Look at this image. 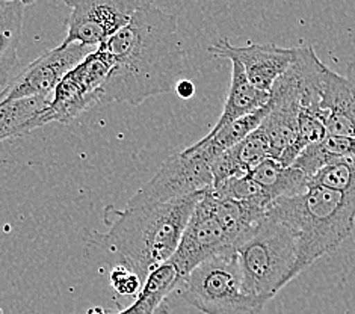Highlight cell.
<instances>
[{
    "mask_svg": "<svg viewBox=\"0 0 355 314\" xmlns=\"http://www.w3.org/2000/svg\"><path fill=\"white\" fill-rule=\"evenodd\" d=\"M101 46L114 59L103 103L139 106L151 97L168 94L186 67L177 15L160 10L156 2L142 6L128 26Z\"/></svg>",
    "mask_w": 355,
    "mask_h": 314,
    "instance_id": "obj_1",
    "label": "cell"
},
{
    "mask_svg": "<svg viewBox=\"0 0 355 314\" xmlns=\"http://www.w3.org/2000/svg\"><path fill=\"white\" fill-rule=\"evenodd\" d=\"M206 192L159 206H107L103 211L106 232H92L88 245L103 252L114 266L132 270L144 283L151 270L173 257L193 210Z\"/></svg>",
    "mask_w": 355,
    "mask_h": 314,
    "instance_id": "obj_2",
    "label": "cell"
},
{
    "mask_svg": "<svg viewBox=\"0 0 355 314\" xmlns=\"http://www.w3.org/2000/svg\"><path fill=\"white\" fill-rule=\"evenodd\" d=\"M298 237L295 278L327 254L336 251L355 228V195L309 184V189L274 201L268 207Z\"/></svg>",
    "mask_w": 355,
    "mask_h": 314,
    "instance_id": "obj_3",
    "label": "cell"
},
{
    "mask_svg": "<svg viewBox=\"0 0 355 314\" xmlns=\"http://www.w3.org/2000/svg\"><path fill=\"white\" fill-rule=\"evenodd\" d=\"M243 286L265 305L295 279L298 237L269 209L236 246Z\"/></svg>",
    "mask_w": 355,
    "mask_h": 314,
    "instance_id": "obj_4",
    "label": "cell"
},
{
    "mask_svg": "<svg viewBox=\"0 0 355 314\" xmlns=\"http://www.w3.org/2000/svg\"><path fill=\"white\" fill-rule=\"evenodd\" d=\"M180 298L205 314H260L266 305L243 286L236 250L206 260L182 278Z\"/></svg>",
    "mask_w": 355,
    "mask_h": 314,
    "instance_id": "obj_5",
    "label": "cell"
},
{
    "mask_svg": "<svg viewBox=\"0 0 355 314\" xmlns=\"http://www.w3.org/2000/svg\"><path fill=\"white\" fill-rule=\"evenodd\" d=\"M112 65L114 59L105 46L92 50L59 82L50 103L41 114L43 124L53 121L69 124L91 107L103 103V88Z\"/></svg>",
    "mask_w": 355,
    "mask_h": 314,
    "instance_id": "obj_6",
    "label": "cell"
},
{
    "mask_svg": "<svg viewBox=\"0 0 355 314\" xmlns=\"http://www.w3.org/2000/svg\"><path fill=\"white\" fill-rule=\"evenodd\" d=\"M212 164L214 160L205 151L191 146L165 160L125 206H159L212 189Z\"/></svg>",
    "mask_w": 355,
    "mask_h": 314,
    "instance_id": "obj_7",
    "label": "cell"
},
{
    "mask_svg": "<svg viewBox=\"0 0 355 314\" xmlns=\"http://www.w3.org/2000/svg\"><path fill=\"white\" fill-rule=\"evenodd\" d=\"M156 0H64L70 8L65 20L67 35L62 44L80 42L98 47L128 26L142 6Z\"/></svg>",
    "mask_w": 355,
    "mask_h": 314,
    "instance_id": "obj_8",
    "label": "cell"
},
{
    "mask_svg": "<svg viewBox=\"0 0 355 314\" xmlns=\"http://www.w3.org/2000/svg\"><path fill=\"white\" fill-rule=\"evenodd\" d=\"M209 191L202 195L193 210L182 234L180 243L170 259L182 278L200 266L201 263L218 256V254L236 250V245H238L236 236L228 230L223 219L216 213Z\"/></svg>",
    "mask_w": 355,
    "mask_h": 314,
    "instance_id": "obj_9",
    "label": "cell"
},
{
    "mask_svg": "<svg viewBox=\"0 0 355 314\" xmlns=\"http://www.w3.org/2000/svg\"><path fill=\"white\" fill-rule=\"evenodd\" d=\"M96 49L80 42H71V44L61 42L58 47L47 50L20 74L14 76L10 85L0 92V105L35 97L52 98L64 76Z\"/></svg>",
    "mask_w": 355,
    "mask_h": 314,
    "instance_id": "obj_10",
    "label": "cell"
},
{
    "mask_svg": "<svg viewBox=\"0 0 355 314\" xmlns=\"http://www.w3.org/2000/svg\"><path fill=\"white\" fill-rule=\"evenodd\" d=\"M209 52L216 58L238 61L248 80L257 89L265 92H270L275 82L289 70L295 58V47L286 49L275 44H248L238 47L230 44L227 38L218 40L209 47Z\"/></svg>",
    "mask_w": 355,
    "mask_h": 314,
    "instance_id": "obj_11",
    "label": "cell"
},
{
    "mask_svg": "<svg viewBox=\"0 0 355 314\" xmlns=\"http://www.w3.org/2000/svg\"><path fill=\"white\" fill-rule=\"evenodd\" d=\"M319 109L328 134L355 138V62L345 76L327 69Z\"/></svg>",
    "mask_w": 355,
    "mask_h": 314,
    "instance_id": "obj_12",
    "label": "cell"
},
{
    "mask_svg": "<svg viewBox=\"0 0 355 314\" xmlns=\"http://www.w3.org/2000/svg\"><path fill=\"white\" fill-rule=\"evenodd\" d=\"M266 159H270V147L263 134L256 129L234 147L223 152L212 164L214 186L228 178L250 174Z\"/></svg>",
    "mask_w": 355,
    "mask_h": 314,
    "instance_id": "obj_13",
    "label": "cell"
},
{
    "mask_svg": "<svg viewBox=\"0 0 355 314\" xmlns=\"http://www.w3.org/2000/svg\"><path fill=\"white\" fill-rule=\"evenodd\" d=\"M232 80L230 88H228V94L225 98V105L223 109L221 116L218 118L216 124L210 132H218L223 129L224 125L230 124L236 120L247 116L252 112H256L260 107L266 106L269 101L270 94L265 91L257 89L252 85L247 74H245L242 65L232 59Z\"/></svg>",
    "mask_w": 355,
    "mask_h": 314,
    "instance_id": "obj_14",
    "label": "cell"
},
{
    "mask_svg": "<svg viewBox=\"0 0 355 314\" xmlns=\"http://www.w3.org/2000/svg\"><path fill=\"white\" fill-rule=\"evenodd\" d=\"M250 177L263 192L268 201L287 197H297L309 189L310 177L297 166H283L275 159H266L257 168L252 169Z\"/></svg>",
    "mask_w": 355,
    "mask_h": 314,
    "instance_id": "obj_15",
    "label": "cell"
},
{
    "mask_svg": "<svg viewBox=\"0 0 355 314\" xmlns=\"http://www.w3.org/2000/svg\"><path fill=\"white\" fill-rule=\"evenodd\" d=\"M24 5L0 0V92L14 79L19 64Z\"/></svg>",
    "mask_w": 355,
    "mask_h": 314,
    "instance_id": "obj_16",
    "label": "cell"
},
{
    "mask_svg": "<svg viewBox=\"0 0 355 314\" xmlns=\"http://www.w3.org/2000/svg\"><path fill=\"white\" fill-rule=\"evenodd\" d=\"M182 281L179 270L168 260L151 270L144 279L137 299L123 311L114 314H157L166 305V296L177 290Z\"/></svg>",
    "mask_w": 355,
    "mask_h": 314,
    "instance_id": "obj_17",
    "label": "cell"
},
{
    "mask_svg": "<svg viewBox=\"0 0 355 314\" xmlns=\"http://www.w3.org/2000/svg\"><path fill=\"white\" fill-rule=\"evenodd\" d=\"M49 103L50 98L35 97L0 105V142L24 137L43 127L41 114Z\"/></svg>",
    "mask_w": 355,
    "mask_h": 314,
    "instance_id": "obj_18",
    "label": "cell"
},
{
    "mask_svg": "<svg viewBox=\"0 0 355 314\" xmlns=\"http://www.w3.org/2000/svg\"><path fill=\"white\" fill-rule=\"evenodd\" d=\"M309 184L355 195V156L331 160L310 177Z\"/></svg>",
    "mask_w": 355,
    "mask_h": 314,
    "instance_id": "obj_19",
    "label": "cell"
},
{
    "mask_svg": "<svg viewBox=\"0 0 355 314\" xmlns=\"http://www.w3.org/2000/svg\"><path fill=\"white\" fill-rule=\"evenodd\" d=\"M109 279L115 290L121 295L138 293L142 286L141 278L124 266H114Z\"/></svg>",
    "mask_w": 355,
    "mask_h": 314,
    "instance_id": "obj_20",
    "label": "cell"
},
{
    "mask_svg": "<svg viewBox=\"0 0 355 314\" xmlns=\"http://www.w3.org/2000/svg\"><path fill=\"white\" fill-rule=\"evenodd\" d=\"M175 91L182 98H191L193 96V92H196V87H193V83L189 80H182L177 83Z\"/></svg>",
    "mask_w": 355,
    "mask_h": 314,
    "instance_id": "obj_21",
    "label": "cell"
},
{
    "mask_svg": "<svg viewBox=\"0 0 355 314\" xmlns=\"http://www.w3.org/2000/svg\"><path fill=\"white\" fill-rule=\"evenodd\" d=\"M85 314H114V311L97 307V308H92V310H89V311H88V313H85Z\"/></svg>",
    "mask_w": 355,
    "mask_h": 314,
    "instance_id": "obj_22",
    "label": "cell"
},
{
    "mask_svg": "<svg viewBox=\"0 0 355 314\" xmlns=\"http://www.w3.org/2000/svg\"><path fill=\"white\" fill-rule=\"evenodd\" d=\"M5 2H20L21 5H24V6H28V5H32V3H35V2H38V0H5Z\"/></svg>",
    "mask_w": 355,
    "mask_h": 314,
    "instance_id": "obj_23",
    "label": "cell"
},
{
    "mask_svg": "<svg viewBox=\"0 0 355 314\" xmlns=\"http://www.w3.org/2000/svg\"><path fill=\"white\" fill-rule=\"evenodd\" d=\"M157 314H168V307H166V305H164V307L160 308V311Z\"/></svg>",
    "mask_w": 355,
    "mask_h": 314,
    "instance_id": "obj_24",
    "label": "cell"
}]
</instances>
